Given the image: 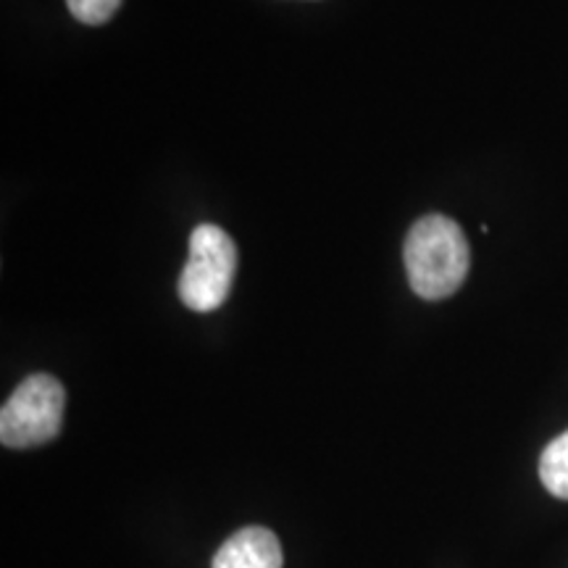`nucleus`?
Returning a JSON list of instances; mask_svg holds the SVG:
<instances>
[{
	"label": "nucleus",
	"instance_id": "2",
	"mask_svg": "<svg viewBox=\"0 0 568 568\" xmlns=\"http://www.w3.org/2000/svg\"><path fill=\"white\" fill-rule=\"evenodd\" d=\"M237 274V245L216 224H197L190 234V255L180 276V297L190 311L222 308Z\"/></svg>",
	"mask_w": 568,
	"mask_h": 568
},
{
	"label": "nucleus",
	"instance_id": "5",
	"mask_svg": "<svg viewBox=\"0 0 568 568\" xmlns=\"http://www.w3.org/2000/svg\"><path fill=\"white\" fill-rule=\"evenodd\" d=\"M539 479L552 497L568 500V432L545 447L542 458H539Z\"/></svg>",
	"mask_w": 568,
	"mask_h": 568
},
{
	"label": "nucleus",
	"instance_id": "1",
	"mask_svg": "<svg viewBox=\"0 0 568 568\" xmlns=\"http://www.w3.org/2000/svg\"><path fill=\"white\" fill-rule=\"evenodd\" d=\"M403 255L410 287L424 301H443L458 293L471 266L464 230L443 213H429L410 226Z\"/></svg>",
	"mask_w": 568,
	"mask_h": 568
},
{
	"label": "nucleus",
	"instance_id": "3",
	"mask_svg": "<svg viewBox=\"0 0 568 568\" xmlns=\"http://www.w3.org/2000/svg\"><path fill=\"white\" fill-rule=\"evenodd\" d=\"M63 408L67 389L55 376H27L0 410V439L13 450L51 443L61 432Z\"/></svg>",
	"mask_w": 568,
	"mask_h": 568
},
{
	"label": "nucleus",
	"instance_id": "4",
	"mask_svg": "<svg viewBox=\"0 0 568 568\" xmlns=\"http://www.w3.org/2000/svg\"><path fill=\"white\" fill-rule=\"evenodd\" d=\"M282 545L272 529L245 527L213 556L211 568H282Z\"/></svg>",
	"mask_w": 568,
	"mask_h": 568
},
{
	"label": "nucleus",
	"instance_id": "6",
	"mask_svg": "<svg viewBox=\"0 0 568 568\" xmlns=\"http://www.w3.org/2000/svg\"><path fill=\"white\" fill-rule=\"evenodd\" d=\"M71 17L82 24H105L119 11L122 0H67Z\"/></svg>",
	"mask_w": 568,
	"mask_h": 568
}]
</instances>
